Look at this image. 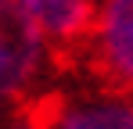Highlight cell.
I'll list each match as a JSON object with an SVG mask.
<instances>
[{
  "label": "cell",
  "mask_w": 133,
  "mask_h": 129,
  "mask_svg": "<svg viewBox=\"0 0 133 129\" xmlns=\"http://www.w3.org/2000/svg\"><path fill=\"white\" fill-rule=\"evenodd\" d=\"M32 108L43 129H133V97L104 83L58 90Z\"/></svg>",
  "instance_id": "2"
},
{
  "label": "cell",
  "mask_w": 133,
  "mask_h": 129,
  "mask_svg": "<svg viewBox=\"0 0 133 129\" xmlns=\"http://www.w3.org/2000/svg\"><path fill=\"white\" fill-rule=\"evenodd\" d=\"M54 50L29 25L18 0H0V111L29 108L40 93Z\"/></svg>",
  "instance_id": "1"
},
{
  "label": "cell",
  "mask_w": 133,
  "mask_h": 129,
  "mask_svg": "<svg viewBox=\"0 0 133 129\" xmlns=\"http://www.w3.org/2000/svg\"><path fill=\"white\" fill-rule=\"evenodd\" d=\"M0 129H43L36 108H15V111H0Z\"/></svg>",
  "instance_id": "5"
},
{
  "label": "cell",
  "mask_w": 133,
  "mask_h": 129,
  "mask_svg": "<svg viewBox=\"0 0 133 129\" xmlns=\"http://www.w3.org/2000/svg\"><path fill=\"white\" fill-rule=\"evenodd\" d=\"M18 7L54 54L87 43L94 32L97 0H18Z\"/></svg>",
  "instance_id": "4"
},
{
  "label": "cell",
  "mask_w": 133,
  "mask_h": 129,
  "mask_svg": "<svg viewBox=\"0 0 133 129\" xmlns=\"http://www.w3.org/2000/svg\"><path fill=\"white\" fill-rule=\"evenodd\" d=\"M87 50L97 79L133 97V0H97Z\"/></svg>",
  "instance_id": "3"
}]
</instances>
